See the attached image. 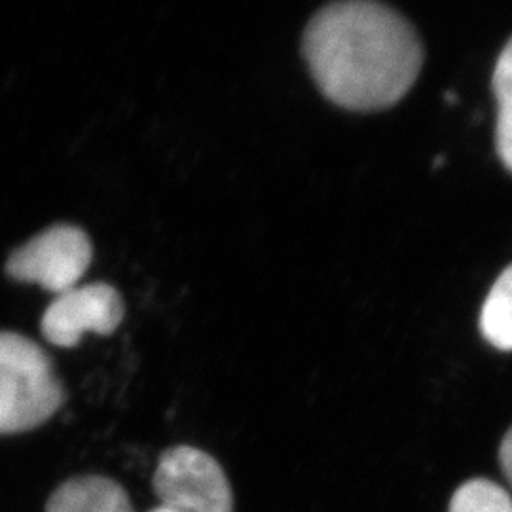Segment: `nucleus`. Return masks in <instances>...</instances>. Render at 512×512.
I'll use <instances>...</instances> for the list:
<instances>
[{
  "instance_id": "10",
  "label": "nucleus",
  "mask_w": 512,
  "mask_h": 512,
  "mask_svg": "<svg viewBox=\"0 0 512 512\" xmlns=\"http://www.w3.org/2000/svg\"><path fill=\"white\" fill-rule=\"evenodd\" d=\"M499 461H501L503 473H505L507 480L512 484V427L509 429V433L505 435L503 442H501V448H499Z\"/></svg>"
},
{
  "instance_id": "8",
  "label": "nucleus",
  "mask_w": 512,
  "mask_h": 512,
  "mask_svg": "<svg viewBox=\"0 0 512 512\" xmlns=\"http://www.w3.org/2000/svg\"><path fill=\"white\" fill-rule=\"evenodd\" d=\"M494 93L497 99V154L512 173V38L503 48L495 65Z\"/></svg>"
},
{
  "instance_id": "11",
  "label": "nucleus",
  "mask_w": 512,
  "mask_h": 512,
  "mask_svg": "<svg viewBox=\"0 0 512 512\" xmlns=\"http://www.w3.org/2000/svg\"><path fill=\"white\" fill-rule=\"evenodd\" d=\"M148 512H167V511H165V509H162V507H156V509H152V511H148Z\"/></svg>"
},
{
  "instance_id": "3",
  "label": "nucleus",
  "mask_w": 512,
  "mask_h": 512,
  "mask_svg": "<svg viewBox=\"0 0 512 512\" xmlns=\"http://www.w3.org/2000/svg\"><path fill=\"white\" fill-rule=\"evenodd\" d=\"M152 488L167 512H234V495L224 469L194 446L165 450Z\"/></svg>"
},
{
  "instance_id": "5",
  "label": "nucleus",
  "mask_w": 512,
  "mask_h": 512,
  "mask_svg": "<svg viewBox=\"0 0 512 512\" xmlns=\"http://www.w3.org/2000/svg\"><path fill=\"white\" fill-rule=\"evenodd\" d=\"M126 315L122 294L109 283H88L57 294L46 308L40 330L57 348H74L86 332L109 336L120 327Z\"/></svg>"
},
{
  "instance_id": "1",
  "label": "nucleus",
  "mask_w": 512,
  "mask_h": 512,
  "mask_svg": "<svg viewBox=\"0 0 512 512\" xmlns=\"http://www.w3.org/2000/svg\"><path fill=\"white\" fill-rule=\"evenodd\" d=\"M302 50L311 76L338 107L389 109L414 86L423 48L414 27L378 2H336L311 18Z\"/></svg>"
},
{
  "instance_id": "4",
  "label": "nucleus",
  "mask_w": 512,
  "mask_h": 512,
  "mask_svg": "<svg viewBox=\"0 0 512 512\" xmlns=\"http://www.w3.org/2000/svg\"><path fill=\"white\" fill-rule=\"evenodd\" d=\"M93 260L90 236L73 224H54L12 251L6 274L21 283H38L50 293L78 287Z\"/></svg>"
},
{
  "instance_id": "9",
  "label": "nucleus",
  "mask_w": 512,
  "mask_h": 512,
  "mask_svg": "<svg viewBox=\"0 0 512 512\" xmlns=\"http://www.w3.org/2000/svg\"><path fill=\"white\" fill-rule=\"evenodd\" d=\"M450 512H512V497L492 480L475 478L459 486Z\"/></svg>"
},
{
  "instance_id": "6",
  "label": "nucleus",
  "mask_w": 512,
  "mask_h": 512,
  "mask_svg": "<svg viewBox=\"0 0 512 512\" xmlns=\"http://www.w3.org/2000/svg\"><path fill=\"white\" fill-rule=\"evenodd\" d=\"M46 512H135L128 492L109 476H74L46 503Z\"/></svg>"
},
{
  "instance_id": "2",
  "label": "nucleus",
  "mask_w": 512,
  "mask_h": 512,
  "mask_svg": "<svg viewBox=\"0 0 512 512\" xmlns=\"http://www.w3.org/2000/svg\"><path fill=\"white\" fill-rule=\"evenodd\" d=\"M67 401L48 353L31 338L0 330V435L33 431Z\"/></svg>"
},
{
  "instance_id": "7",
  "label": "nucleus",
  "mask_w": 512,
  "mask_h": 512,
  "mask_svg": "<svg viewBox=\"0 0 512 512\" xmlns=\"http://www.w3.org/2000/svg\"><path fill=\"white\" fill-rule=\"evenodd\" d=\"M484 338L501 351H512V264L499 275L480 313Z\"/></svg>"
}]
</instances>
